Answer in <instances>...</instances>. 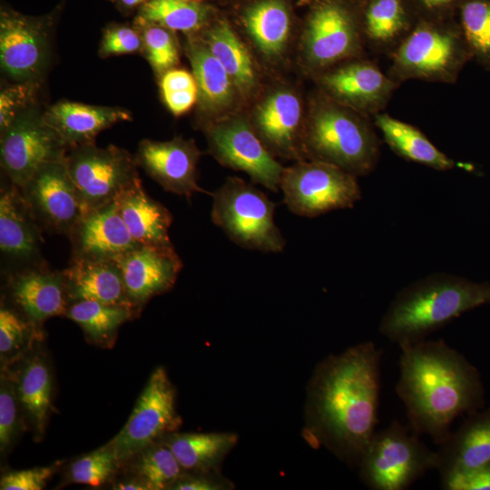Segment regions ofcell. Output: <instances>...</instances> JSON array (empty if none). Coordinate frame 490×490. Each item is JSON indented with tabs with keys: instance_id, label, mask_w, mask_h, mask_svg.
Returning <instances> with one entry per match:
<instances>
[{
	"instance_id": "6da1fadb",
	"label": "cell",
	"mask_w": 490,
	"mask_h": 490,
	"mask_svg": "<svg viewBox=\"0 0 490 490\" xmlns=\"http://www.w3.org/2000/svg\"><path fill=\"white\" fill-rule=\"evenodd\" d=\"M382 350L372 341L320 361L309 380L305 437L348 465L358 466L377 432Z\"/></svg>"
},
{
	"instance_id": "7a4b0ae2",
	"label": "cell",
	"mask_w": 490,
	"mask_h": 490,
	"mask_svg": "<svg viewBox=\"0 0 490 490\" xmlns=\"http://www.w3.org/2000/svg\"><path fill=\"white\" fill-rule=\"evenodd\" d=\"M396 392L403 402L409 427L440 445L454 420L482 405L483 386L477 369L443 339L399 347Z\"/></svg>"
},
{
	"instance_id": "3957f363",
	"label": "cell",
	"mask_w": 490,
	"mask_h": 490,
	"mask_svg": "<svg viewBox=\"0 0 490 490\" xmlns=\"http://www.w3.org/2000/svg\"><path fill=\"white\" fill-rule=\"evenodd\" d=\"M490 304V283L434 273L402 289L383 315L379 332L399 347L426 339L463 313Z\"/></svg>"
},
{
	"instance_id": "277c9868",
	"label": "cell",
	"mask_w": 490,
	"mask_h": 490,
	"mask_svg": "<svg viewBox=\"0 0 490 490\" xmlns=\"http://www.w3.org/2000/svg\"><path fill=\"white\" fill-rule=\"evenodd\" d=\"M211 220L237 245L262 252H281L286 240L275 223L276 204L260 190L230 177L213 194Z\"/></svg>"
},
{
	"instance_id": "5b68a950",
	"label": "cell",
	"mask_w": 490,
	"mask_h": 490,
	"mask_svg": "<svg viewBox=\"0 0 490 490\" xmlns=\"http://www.w3.org/2000/svg\"><path fill=\"white\" fill-rule=\"evenodd\" d=\"M313 161L336 165L356 176L370 172L378 159V142L369 126L336 106L320 107L312 115L302 139Z\"/></svg>"
},
{
	"instance_id": "8992f818",
	"label": "cell",
	"mask_w": 490,
	"mask_h": 490,
	"mask_svg": "<svg viewBox=\"0 0 490 490\" xmlns=\"http://www.w3.org/2000/svg\"><path fill=\"white\" fill-rule=\"evenodd\" d=\"M409 426L397 421L373 436L359 464V476L373 490H405L437 467L431 450Z\"/></svg>"
},
{
	"instance_id": "52a82bcc",
	"label": "cell",
	"mask_w": 490,
	"mask_h": 490,
	"mask_svg": "<svg viewBox=\"0 0 490 490\" xmlns=\"http://www.w3.org/2000/svg\"><path fill=\"white\" fill-rule=\"evenodd\" d=\"M65 162L83 214L116 201L123 191L142 182L135 158L113 144L103 148L88 143L71 148Z\"/></svg>"
},
{
	"instance_id": "ba28073f",
	"label": "cell",
	"mask_w": 490,
	"mask_h": 490,
	"mask_svg": "<svg viewBox=\"0 0 490 490\" xmlns=\"http://www.w3.org/2000/svg\"><path fill=\"white\" fill-rule=\"evenodd\" d=\"M279 188L288 209L308 218L352 208L361 199L356 175L320 161L284 169Z\"/></svg>"
},
{
	"instance_id": "9c48e42d",
	"label": "cell",
	"mask_w": 490,
	"mask_h": 490,
	"mask_svg": "<svg viewBox=\"0 0 490 490\" xmlns=\"http://www.w3.org/2000/svg\"><path fill=\"white\" fill-rule=\"evenodd\" d=\"M175 392L164 368H156L125 425L109 442L120 463L179 428L181 419L176 411Z\"/></svg>"
},
{
	"instance_id": "30bf717a",
	"label": "cell",
	"mask_w": 490,
	"mask_h": 490,
	"mask_svg": "<svg viewBox=\"0 0 490 490\" xmlns=\"http://www.w3.org/2000/svg\"><path fill=\"white\" fill-rule=\"evenodd\" d=\"M68 147L45 122L37 104L20 113L1 131V167L22 188L44 165L65 158Z\"/></svg>"
},
{
	"instance_id": "8fae6325",
	"label": "cell",
	"mask_w": 490,
	"mask_h": 490,
	"mask_svg": "<svg viewBox=\"0 0 490 490\" xmlns=\"http://www.w3.org/2000/svg\"><path fill=\"white\" fill-rule=\"evenodd\" d=\"M206 134L211 153L221 164L242 171L254 182L278 191L284 168L246 121L234 118L217 122Z\"/></svg>"
},
{
	"instance_id": "7c38bea8",
	"label": "cell",
	"mask_w": 490,
	"mask_h": 490,
	"mask_svg": "<svg viewBox=\"0 0 490 490\" xmlns=\"http://www.w3.org/2000/svg\"><path fill=\"white\" fill-rule=\"evenodd\" d=\"M38 224L60 234H69L83 216L65 158L49 162L20 188Z\"/></svg>"
},
{
	"instance_id": "4fadbf2b",
	"label": "cell",
	"mask_w": 490,
	"mask_h": 490,
	"mask_svg": "<svg viewBox=\"0 0 490 490\" xmlns=\"http://www.w3.org/2000/svg\"><path fill=\"white\" fill-rule=\"evenodd\" d=\"M49 34L40 20L13 11L0 15V64L18 82H39L49 57Z\"/></svg>"
},
{
	"instance_id": "5bb4252c",
	"label": "cell",
	"mask_w": 490,
	"mask_h": 490,
	"mask_svg": "<svg viewBox=\"0 0 490 490\" xmlns=\"http://www.w3.org/2000/svg\"><path fill=\"white\" fill-rule=\"evenodd\" d=\"M200 157L194 142L181 137L164 142L142 140L134 156L137 166L165 191L187 198L206 192L197 183Z\"/></svg>"
},
{
	"instance_id": "9a60e30c",
	"label": "cell",
	"mask_w": 490,
	"mask_h": 490,
	"mask_svg": "<svg viewBox=\"0 0 490 490\" xmlns=\"http://www.w3.org/2000/svg\"><path fill=\"white\" fill-rule=\"evenodd\" d=\"M115 260L127 296L136 309L152 298L171 289L182 269V262L173 247L140 245Z\"/></svg>"
},
{
	"instance_id": "2e32d148",
	"label": "cell",
	"mask_w": 490,
	"mask_h": 490,
	"mask_svg": "<svg viewBox=\"0 0 490 490\" xmlns=\"http://www.w3.org/2000/svg\"><path fill=\"white\" fill-rule=\"evenodd\" d=\"M69 237L73 258L116 260L140 246L130 234L117 201L83 214Z\"/></svg>"
},
{
	"instance_id": "e0dca14e",
	"label": "cell",
	"mask_w": 490,
	"mask_h": 490,
	"mask_svg": "<svg viewBox=\"0 0 490 490\" xmlns=\"http://www.w3.org/2000/svg\"><path fill=\"white\" fill-rule=\"evenodd\" d=\"M458 39L446 31L422 25L414 30L395 54L397 67L409 76H446L460 60Z\"/></svg>"
},
{
	"instance_id": "ac0fdd59",
	"label": "cell",
	"mask_w": 490,
	"mask_h": 490,
	"mask_svg": "<svg viewBox=\"0 0 490 490\" xmlns=\"http://www.w3.org/2000/svg\"><path fill=\"white\" fill-rule=\"evenodd\" d=\"M8 287L20 311L38 328L45 319L65 314L68 299L64 271L24 268L10 275Z\"/></svg>"
},
{
	"instance_id": "d6986e66",
	"label": "cell",
	"mask_w": 490,
	"mask_h": 490,
	"mask_svg": "<svg viewBox=\"0 0 490 490\" xmlns=\"http://www.w3.org/2000/svg\"><path fill=\"white\" fill-rule=\"evenodd\" d=\"M304 46L308 60L316 66L352 54L358 48V36L346 9L334 2L320 4L309 20Z\"/></svg>"
},
{
	"instance_id": "ffe728a7",
	"label": "cell",
	"mask_w": 490,
	"mask_h": 490,
	"mask_svg": "<svg viewBox=\"0 0 490 490\" xmlns=\"http://www.w3.org/2000/svg\"><path fill=\"white\" fill-rule=\"evenodd\" d=\"M43 243L40 225L19 187L1 189L0 250L5 259L31 267L40 257Z\"/></svg>"
},
{
	"instance_id": "44dd1931",
	"label": "cell",
	"mask_w": 490,
	"mask_h": 490,
	"mask_svg": "<svg viewBox=\"0 0 490 490\" xmlns=\"http://www.w3.org/2000/svg\"><path fill=\"white\" fill-rule=\"evenodd\" d=\"M437 467L441 485L490 461V407L473 412L439 445Z\"/></svg>"
},
{
	"instance_id": "7402d4cb",
	"label": "cell",
	"mask_w": 490,
	"mask_h": 490,
	"mask_svg": "<svg viewBox=\"0 0 490 490\" xmlns=\"http://www.w3.org/2000/svg\"><path fill=\"white\" fill-rule=\"evenodd\" d=\"M45 122L68 149L94 143L96 136L113 125L132 121L131 112L118 106H103L62 100L44 111Z\"/></svg>"
},
{
	"instance_id": "603a6c76",
	"label": "cell",
	"mask_w": 490,
	"mask_h": 490,
	"mask_svg": "<svg viewBox=\"0 0 490 490\" xmlns=\"http://www.w3.org/2000/svg\"><path fill=\"white\" fill-rule=\"evenodd\" d=\"M63 271L68 304L93 300L135 309L127 296L115 260L72 258L69 267Z\"/></svg>"
},
{
	"instance_id": "cb8c5ba5",
	"label": "cell",
	"mask_w": 490,
	"mask_h": 490,
	"mask_svg": "<svg viewBox=\"0 0 490 490\" xmlns=\"http://www.w3.org/2000/svg\"><path fill=\"white\" fill-rule=\"evenodd\" d=\"M300 121L299 98L290 92L279 91L260 106L255 118L256 132L272 153L298 157L303 150Z\"/></svg>"
},
{
	"instance_id": "d4e9b609",
	"label": "cell",
	"mask_w": 490,
	"mask_h": 490,
	"mask_svg": "<svg viewBox=\"0 0 490 490\" xmlns=\"http://www.w3.org/2000/svg\"><path fill=\"white\" fill-rule=\"evenodd\" d=\"M116 201L130 234L139 245L173 247L169 236L172 213L147 194L142 182L123 191Z\"/></svg>"
},
{
	"instance_id": "484cf974",
	"label": "cell",
	"mask_w": 490,
	"mask_h": 490,
	"mask_svg": "<svg viewBox=\"0 0 490 490\" xmlns=\"http://www.w3.org/2000/svg\"><path fill=\"white\" fill-rule=\"evenodd\" d=\"M322 83L340 101L362 110H377L392 91V83L368 63L345 65L326 74Z\"/></svg>"
},
{
	"instance_id": "4316f807",
	"label": "cell",
	"mask_w": 490,
	"mask_h": 490,
	"mask_svg": "<svg viewBox=\"0 0 490 490\" xmlns=\"http://www.w3.org/2000/svg\"><path fill=\"white\" fill-rule=\"evenodd\" d=\"M163 441L188 473L219 472L226 456L238 442L230 432L171 433Z\"/></svg>"
},
{
	"instance_id": "83f0119b",
	"label": "cell",
	"mask_w": 490,
	"mask_h": 490,
	"mask_svg": "<svg viewBox=\"0 0 490 490\" xmlns=\"http://www.w3.org/2000/svg\"><path fill=\"white\" fill-rule=\"evenodd\" d=\"M186 54L197 83L201 108L208 113H219L230 106L236 87L202 39H188Z\"/></svg>"
},
{
	"instance_id": "f1b7e54d",
	"label": "cell",
	"mask_w": 490,
	"mask_h": 490,
	"mask_svg": "<svg viewBox=\"0 0 490 490\" xmlns=\"http://www.w3.org/2000/svg\"><path fill=\"white\" fill-rule=\"evenodd\" d=\"M15 380L22 410L40 437L52 407L53 389L51 371L43 355L28 358Z\"/></svg>"
},
{
	"instance_id": "f546056e",
	"label": "cell",
	"mask_w": 490,
	"mask_h": 490,
	"mask_svg": "<svg viewBox=\"0 0 490 490\" xmlns=\"http://www.w3.org/2000/svg\"><path fill=\"white\" fill-rule=\"evenodd\" d=\"M376 124L387 143L401 157L438 171L454 167L455 162L416 127L386 114L377 115Z\"/></svg>"
},
{
	"instance_id": "4dcf8cb0",
	"label": "cell",
	"mask_w": 490,
	"mask_h": 490,
	"mask_svg": "<svg viewBox=\"0 0 490 490\" xmlns=\"http://www.w3.org/2000/svg\"><path fill=\"white\" fill-rule=\"evenodd\" d=\"M211 54L221 64L236 89L249 93L255 85L256 74L250 55L232 28L220 21L201 37Z\"/></svg>"
},
{
	"instance_id": "1f68e13d",
	"label": "cell",
	"mask_w": 490,
	"mask_h": 490,
	"mask_svg": "<svg viewBox=\"0 0 490 490\" xmlns=\"http://www.w3.org/2000/svg\"><path fill=\"white\" fill-rule=\"evenodd\" d=\"M246 29L258 48L266 55L279 54L290 29L289 10L282 0H260L244 15Z\"/></svg>"
},
{
	"instance_id": "d6a6232c",
	"label": "cell",
	"mask_w": 490,
	"mask_h": 490,
	"mask_svg": "<svg viewBox=\"0 0 490 490\" xmlns=\"http://www.w3.org/2000/svg\"><path fill=\"white\" fill-rule=\"evenodd\" d=\"M135 309L93 300L68 304L65 316L81 327L88 339L96 344L113 340L119 328L133 317Z\"/></svg>"
},
{
	"instance_id": "836d02e7",
	"label": "cell",
	"mask_w": 490,
	"mask_h": 490,
	"mask_svg": "<svg viewBox=\"0 0 490 490\" xmlns=\"http://www.w3.org/2000/svg\"><path fill=\"white\" fill-rule=\"evenodd\" d=\"M208 15V7L193 1L150 0L141 6L137 18L172 31L191 32L201 28Z\"/></svg>"
},
{
	"instance_id": "e575fe53",
	"label": "cell",
	"mask_w": 490,
	"mask_h": 490,
	"mask_svg": "<svg viewBox=\"0 0 490 490\" xmlns=\"http://www.w3.org/2000/svg\"><path fill=\"white\" fill-rule=\"evenodd\" d=\"M135 456L134 473L149 490L171 489L186 473L170 447L162 440Z\"/></svg>"
},
{
	"instance_id": "d590c367",
	"label": "cell",
	"mask_w": 490,
	"mask_h": 490,
	"mask_svg": "<svg viewBox=\"0 0 490 490\" xmlns=\"http://www.w3.org/2000/svg\"><path fill=\"white\" fill-rule=\"evenodd\" d=\"M141 34L142 53L154 73L162 76L179 61L176 38L172 30L162 25L135 19L134 25Z\"/></svg>"
},
{
	"instance_id": "8d00e7d4",
	"label": "cell",
	"mask_w": 490,
	"mask_h": 490,
	"mask_svg": "<svg viewBox=\"0 0 490 490\" xmlns=\"http://www.w3.org/2000/svg\"><path fill=\"white\" fill-rule=\"evenodd\" d=\"M36 328L23 313L1 305L0 309V356L2 363L17 358L29 347Z\"/></svg>"
},
{
	"instance_id": "74e56055",
	"label": "cell",
	"mask_w": 490,
	"mask_h": 490,
	"mask_svg": "<svg viewBox=\"0 0 490 490\" xmlns=\"http://www.w3.org/2000/svg\"><path fill=\"white\" fill-rule=\"evenodd\" d=\"M120 461L108 443L87 455L75 459L68 470V480L76 484L100 486L117 471Z\"/></svg>"
},
{
	"instance_id": "f35d334b",
	"label": "cell",
	"mask_w": 490,
	"mask_h": 490,
	"mask_svg": "<svg viewBox=\"0 0 490 490\" xmlns=\"http://www.w3.org/2000/svg\"><path fill=\"white\" fill-rule=\"evenodd\" d=\"M406 13L401 0H373L366 13V29L377 43L394 40L405 28Z\"/></svg>"
},
{
	"instance_id": "ab89813d",
	"label": "cell",
	"mask_w": 490,
	"mask_h": 490,
	"mask_svg": "<svg viewBox=\"0 0 490 490\" xmlns=\"http://www.w3.org/2000/svg\"><path fill=\"white\" fill-rule=\"evenodd\" d=\"M2 369L0 382V451L6 454L15 443L21 426L22 409L15 380Z\"/></svg>"
},
{
	"instance_id": "60d3db41",
	"label": "cell",
	"mask_w": 490,
	"mask_h": 490,
	"mask_svg": "<svg viewBox=\"0 0 490 490\" xmlns=\"http://www.w3.org/2000/svg\"><path fill=\"white\" fill-rule=\"evenodd\" d=\"M161 93L165 105L176 116L187 113L198 101L196 80L183 69H171L161 76Z\"/></svg>"
},
{
	"instance_id": "b9f144b4",
	"label": "cell",
	"mask_w": 490,
	"mask_h": 490,
	"mask_svg": "<svg viewBox=\"0 0 490 490\" xmlns=\"http://www.w3.org/2000/svg\"><path fill=\"white\" fill-rule=\"evenodd\" d=\"M464 34L471 49L490 59V1L471 0L462 8Z\"/></svg>"
},
{
	"instance_id": "7bdbcfd3",
	"label": "cell",
	"mask_w": 490,
	"mask_h": 490,
	"mask_svg": "<svg viewBox=\"0 0 490 490\" xmlns=\"http://www.w3.org/2000/svg\"><path fill=\"white\" fill-rule=\"evenodd\" d=\"M39 82H18L1 90L0 130L5 129L20 113L34 106Z\"/></svg>"
},
{
	"instance_id": "ee69618b",
	"label": "cell",
	"mask_w": 490,
	"mask_h": 490,
	"mask_svg": "<svg viewBox=\"0 0 490 490\" xmlns=\"http://www.w3.org/2000/svg\"><path fill=\"white\" fill-rule=\"evenodd\" d=\"M142 53V40L138 29L122 24L107 26L103 34L98 54L102 57Z\"/></svg>"
},
{
	"instance_id": "f6af8a7d",
	"label": "cell",
	"mask_w": 490,
	"mask_h": 490,
	"mask_svg": "<svg viewBox=\"0 0 490 490\" xmlns=\"http://www.w3.org/2000/svg\"><path fill=\"white\" fill-rule=\"evenodd\" d=\"M57 466L10 471L0 480L1 490H41L53 476Z\"/></svg>"
},
{
	"instance_id": "bcb514c9",
	"label": "cell",
	"mask_w": 490,
	"mask_h": 490,
	"mask_svg": "<svg viewBox=\"0 0 490 490\" xmlns=\"http://www.w3.org/2000/svg\"><path fill=\"white\" fill-rule=\"evenodd\" d=\"M234 488L233 484L219 472L188 473L186 472L172 487V490H228Z\"/></svg>"
},
{
	"instance_id": "7dc6e473",
	"label": "cell",
	"mask_w": 490,
	"mask_h": 490,
	"mask_svg": "<svg viewBox=\"0 0 490 490\" xmlns=\"http://www.w3.org/2000/svg\"><path fill=\"white\" fill-rule=\"evenodd\" d=\"M446 490H490V461L441 485Z\"/></svg>"
},
{
	"instance_id": "c3c4849f",
	"label": "cell",
	"mask_w": 490,
	"mask_h": 490,
	"mask_svg": "<svg viewBox=\"0 0 490 490\" xmlns=\"http://www.w3.org/2000/svg\"><path fill=\"white\" fill-rule=\"evenodd\" d=\"M113 488L115 490H149L146 485L137 477L118 482Z\"/></svg>"
},
{
	"instance_id": "681fc988",
	"label": "cell",
	"mask_w": 490,
	"mask_h": 490,
	"mask_svg": "<svg viewBox=\"0 0 490 490\" xmlns=\"http://www.w3.org/2000/svg\"><path fill=\"white\" fill-rule=\"evenodd\" d=\"M453 0H421V2L428 8H435L446 5Z\"/></svg>"
},
{
	"instance_id": "f907efd6",
	"label": "cell",
	"mask_w": 490,
	"mask_h": 490,
	"mask_svg": "<svg viewBox=\"0 0 490 490\" xmlns=\"http://www.w3.org/2000/svg\"><path fill=\"white\" fill-rule=\"evenodd\" d=\"M150 0H121V3L123 6L128 8H132L138 5H142Z\"/></svg>"
},
{
	"instance_id": "816d5d0a",
	"label": "cell",
	"mask_w": 490,
	"mask_h": 490,
	"mask_svg": "<svg viewBox=\"0 0 490 490\" xmlns=\"http://www.w3.org/2000/svg\"><path fill=\"white\" fill-rule=\"evenodd\" d=\"M186 1H193V0H186Z\"/></svg>"
}]
</instances>
